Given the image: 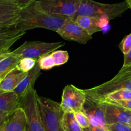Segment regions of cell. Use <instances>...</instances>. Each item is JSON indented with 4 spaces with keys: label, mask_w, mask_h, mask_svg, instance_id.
<instances>
[{
    "label": "cell",
    "mask_w": 131,
    "mask_h": 131,
    "mask_svg": "<svg viewBox=\"0 0 131 131\" xmlns=\"http://www.w3.org/2000/svg\"><path fill=\"white\" fill-rule=\"evenodd\" d=\"M130 127H131V123H130Z\"/></svg>",
    "instance_id": "obj_37"
},
{
    "label": "cell",
    "mask_w": 131,
    "mask_h": 131,
    "mask_svg": "<svg viewBox=\"0 0 131 131\" xmlns=\"http://www.w3.org/2000/svg\"><path fill=\"white\" fill-rule=\"evenodd\" d=\"M55 62V66H59L67 62L69 59V54L67 51L55 50L51 53Z\"/></svg>",
    "instance_id": "obj_23"
},
{
    "label": "cell",
    "mask_w": 131,
    "mask_h": 131,
    "mask_svg": "<svg viewBox=\"0 0 131 131\" xmlns=\"http://www.w3.org/2000/svg\"><path fill=\"white\" fill-rule=\"evenodd\" d=\"M37 62L41 70H48L55 66L53 59L51 53L46 54L39 58Z\"/></svg>",
    "instance_id": "obj_24"
},
{
    "label": "cell",
    "mask_w": 131,
    "mask_h": 131,
    "mask_svg": "<svg viewBox=\"0 0 131 131\" xmlns=\"http://www.w3.org/2000/svg\"><path fill=\"white\" fill-rule=\"evenodd\" d=\"M131 99V90L128 89H119L111 93L104 98V100H122ZM101 102V101H100Z\"/></svg>",
    "instance_id": "obj_21"
},
{
    "label": "cell",
    "mask_w": 131,
    "mask_h": 131,
    "mask_svg": "<svg viewBox=\"0 0 131 131\" xmlns=\"http://www.w3.org/2000/svg\"><path fill=\"white\" fill-rule=\"evenodd\" d=\"M65 45L64 42H45L41 41H26L12 52L20 59L31 58L38 60L46 54L51 53Z\"/></svg>",
    "instance_id": "obj_5"
},
{
    "label": "cell",
    "mask_w": 131,
    "mask_h": 131,
    "mask_svg": "<svg viewBox=\"0 0 131 131\" xmlns=\"http://www.w3.org/2000/svg\"><path fill=\"white\" fill-rule=\"evenodd\" d=\"M26 73L17 70L16 68L12 70L2 79L0 82V93L13 91L26 76Z\"/></svg>",
    "instance_id": "obj_17"
},
{
    "label": "cell",
    "mask_w": 131,
    "mask_h": 131,
    "mask_svg": "<svg viewBox=\"0 0 131 131\" xmlns=\"http://www.w3.org/2000/svg\"><path fill=\"white\" fill-rule=\"evenodd\" d=\"M10 114H11L5 113V112L0 111V127L5 123V122L9 118Z\"/></svg>",
    "instance_id": "obj_31"
},
{
    "label": "cell",
    "mask_w": 131,
    "mask_h": 131,
    "mask_svg": "<svg viewBox=\"0 0 131 131\" xmlns=\"http://www.w3.org/2000/svg\"><path fill=\"white\" fill-rule=\"evenodd\" d=\"M84 131H108L105 127H93L90 125L89 127L83 128Z\"/></svg>",
    "instance_id": "obj_32"
},
{
    "label": "cell",
    "mask_w": 131,
    "mask_h": 131,
    "mask_svg": "<svg viewBox=\"0 0 131 131\" xmlns=\"http://www.w3.org/2000/svg\"><path fill=\"white\" fill-rule=\"evenodd\" d=\"M41 69L37 61L34 68L27 72L22 81L14 90L20 98H22L30 88L34 87L36 80L41 75Z\"/></svg>",
    "instance_id": "obj_16"
},
{
    "label": "cell",
    "mask_w": 131,
    "mask_h": 131,
    "mask_svg": "<svg viewBox=\"0 0 131 131\" xmlns=\"http://www.w3.org/2000/svg\"><path fill=\"white\" fill-rule=\"evenodd\" d=\"M20 10L15 0H0V28L13 26Z\"/></svg>",
    "instance_id": "obj_11"
},
{
    "label": "cell",
    "mask_w": 131,
    "mask_h": 131,
    "mask_svg": "<svg viewBox=\"0 0 131 131\" xmlns=\"http://www.w3.org/2000/svg\"><path fill=\"white\" fill-rule=\"evenodd\" d=\"M20 60L21 59L18 56L10 51L7 57L0 61V77L4 78L8 73L16 68Z\"/></svg>",
    "instance_id": "obj_19"
},
{
    "label": "cell",
    "mask_w": 131,
    "mask_h": 131,
    "mask_svg": "<svg viewBox=\"0 0 131 131\" xmlns=\"http://www.w3.org/2000/svg\"><path fill=\"white\" fill-rule=\"evenodd\" d=\"M37 61V59L27 57L23 58L19 60L17 66H16V68L20 71H23V72L27 73L34 68Z\"/></svg>",
    "instance_id": "obj_22"
},
{
    "label": "cell",
    "mask_w": 131,
    "mask_h": 131,
    "mask_svg": "<svg viewBox=\"0 0 131 131\" xmlns=\"http://www.w3.org/2000/svg\"><path fill=\"white\" fill-rule=\"evenodd\" d=\"M42 10L51 14L73 19L82 0H37Z\"/></svg>",
    "instance_id": "obj_7"
},
{
    "label": "cell",
    "mask_w": 131,
    "mask_h": 131,
    "mask_svg": "<svg viewBox=\"0 0 131 131\" xmlns=\"http://www.w3.org/2000/svg\"><path fill=\"white\" fill-rule=\"evenodd\" d=\"M86 100V94L84 89H80L73 85H68L64 88L60 106L63 111L75 112L82 111Z\"/></svg>",
    "instance_id": "obj_8"
},
{
    "label": "cell",
    "mask_w": 131,
    "mask_h": 131,
    "mask_svg": "<svg viewBox=\"0 0 131 131\" xmlns=\"http://www.w3.org/2000/svg\"><path fill=\"white\" fill-rule=\"evenodd\" d=\"M35 88H31L21 98V107L26 117V131H45L37 103Z\"/></svg>",
    "instance_id": "obj_4"
},
{
    "label": "cell",
    "mask_w": 131,
    "mask_h": 131,
    "mask_svg": "<svg viewBox=\"0 0 131 131\" xmlns=\"http://www.w3.org/2000/svg\"><path fill=\"white\" fill-rule=\"evenodd\" d=\"M64 131H84L75 118L73 112H65L62 120Z\"/></svg>",
    "instance_id": "obj_20"
},
{
    "label": "cell",
    "mask_w": 131,
    "mask_h": 131,
    "mask_svg": "<svg viewBox=\"0 0 131 131\" xmlns=\"http://www.w3.org/2000/svg\"><path fill=\"white\" fill-rule=\"evenodd\" d=\"M57 34L65 40L75 41L83 45L86 44L92 39L91 35L71 18H68L64 22Z\"/></svg>",
    "instance_id": "obj_9"
},
{
    "label": "cell",
    "mask_w": 131,
    "mask_h": 131,
    "mask_svg": "<svg viewBox=\"0 0 131 131\" xmlns=\"http://www.w3.org/2000/svg\"><path fill=\"white\" fill-rule=\"evenodd\" d=\"M100 102V101H99ZM100 105L103 109L106 124L113 123H131V111L107 101H101Z\"/></svg>",
    "instance_id": "obj_10"
},
{
    "label": "cell",
    "mask_w": 131,
    "mask_h": 131,
    "mask_svg": "<svg viewBox=\"0 0 131 131\" xmlns=\"http://www.w3.org/2000/svg\"><path fill=\"white\" fill-rule=\"evenodd\" d=\"M2 79H3V78H1V77H0V82H1V81H2Z\"/></svg>",
    "instance_id": "obj_36"
},
{
    "label": "cell",
    "mask_w": 131,
    "mask_h": 131,
    "mask_svg": "<svg viewBox=\"0 0 131 131\" xmlns=\"http://www.w3.org/2000/svg\"><path fill=\"white\" fill-rule=\"evenodd\" d=\"M10 51H8V52L0 54V61L2 60H3V59H4L5 57H7L10 54Z\"/></svg>",
    "instance_id": "obj_34"
},
{
    "label": "cell",
    "mask_w": 131,
    "mask_h": 131,
    "mask_svg": "<svg viewBox=\"0 0 131 131\" xmlns=\"http://www.w3.org/2000/svg\"><path fill=\"white\" fill-rule=\"evenodd\" d=\"M34 1H35V0H15L16 3H17V5L21 8L28 5L30 4V3H31Z\"/></svg>",
    "instance_id": "obj_33"
},
{
    "label": "cell",
    "mask_w": 131,
    "mask_h": 131,
    "mask_svg": "<svg viewBox=\"0 0 131 131\" xmlns=\"http://www.w3.org/2000/svg\"><path fill=\"white\" fill-rule=\"evenodd\" d=\"M74 21L91 36L102 31L109 21L107 19L84 16H77Z\"/></svg>",
    "instance_id": "obj_14"
},
{
    "label": "cell",
    "mask_w": 131,
    "mask_h": 131,
    "mask_svg": "<svg viewBox=\"0 0 131 131\" xmlns=\"http://www.w3.org/2000/svg\"><path fill=\"white\" fill-rule=\"evenodd\" d=\"M37 103L45 131H64L62 120L64 112L60 103L39 96Z\"/></svg>",
    "instance_id": "obj_3"
},
{
    "label": "cell",
    "mask_w": 131,
    "mask_h": 131,
    "mask_svg": "<svg viewBox=\"0 0 131 131\" xmlns=\"http://www.w3.org/2000/svg\"><path fill=\"white\" fill-rule=\"evenodd\" d=\"M131 66V49L126 55H124V61L122 67Z\"/></svg>",
    "instance_id": "obj_30"
},
{
    "label": "cell",
    "mask_w": 131,
    "mask_h": 131,
    "mask_svg": "<svg viewBox=\"0 0 131 131\" xmlns=\"http://www.w3.org/2000/svg\"><path fill=\"white\" fill-rule=\"evenodd\" d=\"M105 127L108 131H131L130 125L125 123L106 124Z\"/></svg>",
    "instance_id": "obj_26"
},
{
    "label": "cell",
    "mask_w": 131,
    "mask_h": 131,
    "mask_svg": "<svg viewBox=\"0 0 131 131\" xmlns=\"http://www.w3.org/2000/svg\"><path fill=\"white\" fill-rule=\"evenodd\" d=\"M125 2H127V3L128 5V7L131 10V0H125Z\"/></svg>",
    "instance_id": "obj_35"
},
{
    "label": "cell",
    "mask_w": 131,
    "mask_h": 131,
    "mask_svg": "<svg viewBox=\"0 0 131 131\" xmlns=\"http://www.w3.org/2000/svg\"><path fill=\"white\" fill-rule=\"evenodd\" d=\"M104 101L109 102L113 103V104H118L120 106L123 107L131 111V99L122 100H104Z\"/></svg>",
    "instance_id": "obj_28"
},
{
    "label": "cell",
    "mask_w": 131,
    "mask_h": 131,
    "mask_svg": "<svg viewBox=\"0 0 131 131\" xmlns=\"http://www.w3.org/2000/svg\"><path fill=\"white\" fill-rule=\"evenodd\" d=\"M123 89L131 90V79L125 77L118 73L111 80L84 91L88 97L98 101H102L109 93Z\"/></svg>",
    "instance_id": "obj_6"
},
{
    "label": "cell",
    "mask_w": 131,
    "mask_h": 131,
    "mask_svg": "<svg viewBox=\"0 0 131 131\" xmlns=\"http://www.w3.org/2000/svg\"><path fill=\"white\" fill-rule=\"evenodd\" d=\"M0 131H26V117L22 108H19L10 114L1 126Z\"/></svg>",
    "instance_id": "obj_15"
},
{
    "label": "cell",
    "mask_w": 131,
    "mask_h": 131,
    "mask_svg": "<svg viewBox=\"0 0 131 131\" xmlns=\"http://www.w3.org/2000/svg\"><path fill=\"white\" fill-rule=\"evenodd\" d=\"M68 18L48 13L40 7L38 1L35 0L21 8L18 18L14 26L22 31L41 28L57 33Z\"/></svg>",
    "instance_id": "obj_1"
},
{
    "label": "cell",
    "mask_w": 131,
    "mask_h": 131,
    "mask_svg": "<svg viewBox=\"0 0 131 131\" xmlns=\"http://www.w3.org/2000/svg\"><path fill=\"white\" fill-rule=\"evenodd\" d=\"M25 34L26 31L17 30L14 26L0 28V54L10 51L11 46Z\"/></svg>",
    "instance_id": "obj_13"
},
{
    "label": "cell",
    "mask_w": 131,
    "mask_h": 131,
    "mask_svg": "<svg viewBox=\"0 0 131 131\" xmlns=\"http://www.w3.org/2000/svg\"><path fill=\"white\" fill-rule=\"evenodd\" d=\"M118 73L125 77L131 79V66L122 67Z\"/></svg>",
    "instance_id": "obj_29"
},
{
    "label": "cell",
    "mask_w": 131,
    "mask_h": 131,
    "mask_svg": "<svg viewBox=\"0 0 131 131\" xmlns=\"http://www.w3.org/2000/svg\"><path fill=\"white\" fill-rule=\"evenodd\" d=\"M21 107V98L14 91L0 93V111L12 114Z\"/></svg>",
    "instance_id": "obj_18"
},
{
    "label": "cell",
    "mask_w": 131,
    "mask_h": 131,
    "mask_svg": "<svg viewBox=\"0 0 131 131\" xmlns=\"http://www.w3.org/2000/svg\"><path fill=\"white\" fill-rule=\"evenodd\" d=\"M74 114H75V118L77 122L82 128H88L91 125L89 118L82 111L75 112L74 113Z\"/></svg>",
    "instance_id": "obj_25"
},
{
    "label": "cell",
    "mask_w": 131,
    "mask_h": 131,
    "mask_svg": "<svg viewBox=\"0 0 131 131\" xmlns=\"http://www.w3.org/2000/svg\"><path fill=\"white\" fill-rule=\"evenodd\" d=\"M128 9L129 7L125 1L114 4H105L94 0H82L73 19L77 16H84L100 17L111 21L121 16Z\"/></svg>",
    "instance_id": "obj_2"
},
{
    "label": "cell",
    "mask_w": 131,
    "mask_h": 131,
    "mask_svg": "<svg viewBox=\"0 0 131 131\" xmlns=\"http://www.w3.org/2000/svg\"><path fill=\"white\" fill-rule=\"evenodd\" d=\"M119 48L123 55H126L131 49V33L123 39L119 44Z\"/></svg>",
    "instance_id": "obj_27"
},
{
    "label": "cell",
    "mask_w": 131,
    "mask_h": 131,
    "mask_svg": "<svg viewBox=\"0 0 131 131\" xmlns=\"http://www.w3.org/2000/svg\"><path fill=\"white\" fill-rule=\"evenodd\" d=\"M82 111L89 118L91 125L93 127H105L106 122L100 102L86 96Z\"/></svg>",
    "instance_id": "obj_12"
}]
</instances>
